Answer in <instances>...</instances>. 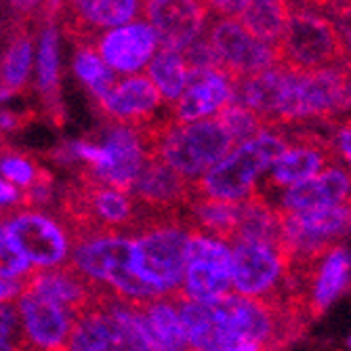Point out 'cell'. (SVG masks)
<instances>
[{
    "label": "cell",
    "mask_w": 351,
    "mask_h": 351,
    "mask_svg": "<svg viewBox=\"0 0 351 351\" xmlns=\"http://www.w3.org/2000/svg\"><path fill=\"white\" fill-rule=\"evenodd\" d=\"M234 104L257 114L269 129L332 120L351 110V68L301 72L278 63L265 72L236 80Z\"/></svg>",
    "instance_id": "6da1fadb"
},
{
    "label": "cell",
    "mask_w": 351,
    "mask_h": 351,
    "mask_svg": "<svg viewBox=\"0 0 351 351\" xmlns=\"http://www.w3.org/2000/svg\"><path fill=\"white\" fill-rule=\"evenodd\" d=\"M70 265L90 284L122 301L145 303L162 297L133 271V236L120 232L78 234L70 244Z\"/></svg>",
    "instance_id": "7a4b0ae2"
},
{
    "label": "cell",
    "mask_w": 351,
    "mask_h": 351,
    "mask_svg": "<svg viewBox=\"0 0 351 351\" xmlns=\"http://www.w3.org/2000/svg\"><path fill=\"white\" fill-rule=\"evenodd\" d=\"M145 131L152 154L160 158L167 167L177 171L189 183L202 179L236 147L232 135L226 131V126L221 124L217 116L187 124H147Z\"/></svg>",
    "instance_id": "3957f363"
},
{
    "label": "cell",
    "mask_w": 351,
    "mask_h": 351,
    "mask_svg": "<svg viewBox=\"0 0 351 351\" xmlns=\"http://www.w3.org/2000/svg\"><path fill=\"white\" fill-rule=\"evenodd\" d=\"M191 226L173 213H158L135 230L133 271L160 293L177 295L183 286Z\"/></svg>",
    "instance_id": "277c9868"
},
{
    "label": "cell",
    "mask_w": 351,
    "mask_h": 351,
    "mask_svg": "<svg viewBox=\"0 0 351 351\" xmlns=\"http://www.w3.org/2000/svg\"><path fill=\"white\" fill-rule=\"evenodd\" d=\"M286 147L289 137L274 129H263L257 137L236 145L202 179L191 183L194 194L232 204L252 198L257 181L271 169Z\"/></svg>",
    "instance_id": "5b68a950"
},
{
    "label": "cell",
    "mask_w": 351,
    "mask_h": 351,
    "mask_svg": "<svg viewBox=\"0 0 351 351\" xmlns=\"http://www.w3.org/2000/svg\"><path fill=\"white\" fill-rule=\"evenodd\" d=\"M278 53L282 66L301 72L345 66V51L335 21L309 7H291Z\"/></svg>",
    "instance_id": "8992f818"
},
{
    "label": "cell",
    "mask_w": 351,
    "mask_h": 351,
    "mask_svg": "<svg viewBox=\"0 0 351 351\" xmlns=\"http://www.w3.org/2000/svg\"><path fill=\"white\" fill-rule=\"evenodd\" d=\"M204 36L219 59L221 70L234 80L254 76L280 63L278 49L252 36L238 19L213 17Z\"/></svg>",
    "instance_id": "52a82bcc"
},
{
    "label": "cell",
    "mask_w": 351,
    "mask_h": 351,
    "mask_svg": "<svg viewBox=\"0 0 351 351\" xmlns=\"http://www.w3.org/2000/svg\"><path fill=\"white\" fill-rule=\"evenodd\" d=\"M185 299L210 303L232 293V250L230 244L191 228L183 286Z\"/></svg>",
    "instance_id": "ba28073f"
},
{
    "label": "cell",
    "mask_w": 351,
    "mask_h": 351,
    "mask_svg": "<svg viewBox=\"0 0 351 351\" xmlns=\"http://www.w3.org/2000/svg\"><path fill=\"white\" fill-rule=\"evenodd\" d=\"M9 219H5V210L0 213L5 228L11 240L25 254L29 265L38 269H59L66 267L70 259V240L68 234L59 226V221L45 215L43 210H9Z\"/></svg>",
    "instance_id": "9c48e42d"
},
{
    "label": "cell",
    "mask_w": 351,
    "mask_h": 351,
    "mask_svg": "<svg viewBox=\"0 0 351 351\" xmlns=\"http://www.w3.org/2000/svg\"><path fill=\"white\" fill-rule=\"evenodd\" d=\"M141 15L154 29L158 49L177 53L204 36L213 19L206 0H141Z\"/></svg>",
    "instance_id": "30bf717a"
},
{
    "label": "cell",
    "mask_w": 351,
    "mask_h": 351,
    "mask_svg": "<svg viewBox=\"0 0 351 351\" xmlns=\"http://www.w3.org/2000/svg\"><path fill=\"white\" fill-rule=\"evenodd\" d=\"M339 154L332 141L317 133H297L289 139V147L265 173L263 189H257V196H267L269 191H284L295 187L315 175H320L332 165H339Z\"/></svg>",
    "instance_id": "8fae6325"
},
{
    "label": "cell",
    "mask_w": 351,
    "mask_h": 351,
    "mask_svg": "<svg viewBox=\"0 0 351 351\" xmlns=\"http://www.w3.org/2000/svg\"><path fill=\"white\" fill-rule=\"evenodd\" d=\"M101 147L108 152L110 162L99 173H84L86 177L110 185L114 189L129 194L131 185L141 173L147 158L152 156L149 139L143 126H126V124H110L104 131Z\"/></svg>",
    "instance_id": "7c38bea8"
},
{
    "label": "cell",
    "mask_w": 351,
    "mask_h": 351,
    "mask_svg": "<svg viewBox=\"0 0 351 351\" xmlns=\"http://www.w3.org/2000/svg\"><path fill=\"white\" fill-rule=\"evenodd\" d=\"M63 32L76 45H95L101 32L141 17V0H61Z\"/></svg>",
    "instance_id": "4fadbf2b"
},
{
    "label": "cell",
    "mask_w": 351,
    "mask_h": 351,
    "mask_svg": "<svg viewBox=\"0 0 351 351\" xmlns=\"http://www.w3.org/2000/svg\"><path fill=\"white\" fill-rule=\"evenodd\" d=\"M21 330L32 351H63L74 324V313L23 289L15 299Z\"/></svg>",
    "instance_id": "5bb4252c"
},
{
    "label": "cell",
    "mask_w": 351,
    "mask_h": 351,
    "mask_svg": "<svg viewBox=\"0 0 351 351\" xmlns=\"http://www.w3.org/2000/svg\"><path fill=\"white\" fill-rule=\"evenodd\" d=\"M93 47L116 76H131L145 70L158 51V38L145 21L137 19L104 32L95 38Z\"/></svg>",
    "instance_id": "9a60e30c"
},
{
    "label": "cell",
    "mask_w": 351,
    "mask_h": 351,
    "mask_svg": "<svg viewBox=\"0 0 351 351\" xmlns=\"http://www.w3.org/2000/svg\"><path fill=\"white\" fill-rule=\"evenodd\" d=\"M234 78L223 70H189L179 99L173 104L175 124L215 118L234 104Z\"/></svg>",
    "instance_id": "2e32d148"
},
{
    "label": "cell",
    "mask_w": 351,
    "mask_h": 351,
    "mask_svg": "<svg viewBox=\"0 0 351 351\" xmlns=\"http://www.w3.org/2000/svg\"><path fill=\"white\" fill-rule=\"evenodd\" d=\"M347 200H351V175L339 162V165L328 167L320 175L280 191L276 202H271L269 206L282 215V213L330 208Z\"/></svg>",
    "instance_id": "e0dca14e"
},
{
    "label": "cell",
    "mask_w": 351,
    "mask_h": 351,
    "mask_svg": "<svg viewBox=\"0 0 351 351\" xmlns=\"http://www.w3.org/2000/svg\"><path fill=\"white\" fill-rule=\"evenodd\" d=\"M191 194H194L191 183L154 154L147 158V162L129 189V196L137 204L154 213H175L179 206L187 204Z\"/></svg>",
    "instance_id": "ac0fdd59"
},
{
    "label": "cell",
    "mask_w": 351,
    "mask_h": 351,
    "mask_svg": "<svg viewBox=\"0 0 351 351\" xmlns=\"http://www.w3.org/2000/svg\"><path fill=\"white\" fill-rule=\"evenodd\" d=\"M97 104L114 124L143 126V122L160 108L162 97L145 74H131L116 78L112 88L97 99Z\"/></svg>",
    "instance_id": "d6986e66"
},
{
    "label": "cell",
    "mask_w": 351,
    "mask_h": 351,
    "mask_svg": "<svg viewBox=\"0 0 351 351\" xmlns=\"http://www.w3.org/2000/svg\"><path fill=\"white\" fill-rule=\"evenodd\" d=\"M23 289L61 305L76 317L82 309H86L95 301L101 286L90 284L72 267H59V269L32 271V276L25 280Z\"/></svg>",
    "instance_id": "ffe728a7"
},
{
    "label": "cell",
    "mask_w": 351,
    "mask_h": 351,
    "mask_svg": "<svg viewBox=\"0 0 351 351\" xmlns=\"http://www.w3.org/2000/svg\"><path fill=\"white\" fill-rule=\"evenodd\" d=\"M351 269V257L345 248L335 246L328 250L322 261L317 263L315 271L309 278V299L307 309L309 315H320L347 286Z\"/></svg>",
    "instance_id": "44dd1931"
},
{
    "label": "cell",
    "mask_w": 351,
    "mask_h": 351,
    "mask_svg": "<svg viewBox=\"0 0 351 351\" xmlns=\"http://www.w3.org/2000/svg\"><path fill=\"white\" fill-rule=\"evenodd\" d=\"M289 15H291L289 0H248V5L242 9V13L236 19L252 36H257L259 40L274 45L278 49Z\"/></svg>",
    "instance_id": "7402d4cb"
},
{
    "label": "cell",
    "mask_w": 351,
    "mask_h": 351,
    "mask_svg": "<svg viewBox=\"0 0 351 351\" xmlns=\"http://www.w3.org/2000/svg\"><path fill=\"white\" fill-rule=\"evenodd\" d=\"M187 66L181 53L158 49L152 61L145 66V76L154 82L167 104H175L187 82Z\"/></svg>",
    "instance_id": "603a6c76"
},
{
    "label": "cell",
    "mask_w": 351,
    "mask_h": 351,
    "mask_svg": "<svg viewBox=\"0 0 351 351\" xmlns=\"http://www.w3.org/2000/svg\"><path fill=\"white\" fill-rule=\"evenodd\" d=\"M32 66V40L25 34V29H19L13 40L7 45L5 55L0 59V84L5 86V93L19 90L29 74Z\"/></svg>",
    "instance_id": "cb8c5ba5"
},
{
    "label": "cell",
    "mask_w": 351,
    "mask_h": 351,
    "mask_svg": "<svg viewBox=\"0 0 351 351\" xmlns=\"http://www.w3.org/2000/svg\"><path fill=\"white\" fill-rule=\"evenodd\" d=\"M74 70L78 74V78L88 86L90 95L95 99L104 97V95L112 88V84L116 82V74L106 66L104 59L99 57V53L95 51L93 45H80L76 47V55H74Z\"/></svg>",
    "instance_id": "d4e9b609"
},
{
    "label": "cell",
    "mask_w": 351,
    "mask_h": 351,
    "mask_svg": "<svg viewBox=\"0 0 351 351\" xmlns=\"http://www.w3.org/2000/svg\"><path fill=\"white\" fill-rule=\"evenodd\" d=\"M217 118L221 120L223 126H226V131L232 135L236 145L257 137L263 129H269L257 114H252L250 110H246L238 104L228 106L221 114H217Z\"/></svg>",
    "instance_id": "484cf974"
},
{
    "label": "cell",
    "mask_w": 351,
    "mask_h": 351,
    "mask_svg": "<svg viewBox=\"0 0 351 351\" xmlns=\"http://www.w3.org/2000/svg\"><path fill=\"white\" fill-rule=\"evenodd\" d=\"M32 265L19 246L11 240L3 219H0V278L5 280H27L32 276Z\"/></svg>",
    "instance_id": "4316f807"
},
{
    "label": "cell",
    "mask_w": 351,
    "mask_h": 351,
    "mask_svg": "<svg viewBox=\"0 0 351 351\" xmlns=\"http://www.w3.org/2000/svg\"><path fill=\"white\" fill-rule=\"evenodd\" d=\"M0 175H3L5 181H9L13 185H23V187H32L36 183L49 181V177L45 173H40L29 160H25L23 156H15V154H7L0 158Z\"/></svg>",
    "instance_id": "83f0119b"
},
{
    "label": "cell",
    "mask_w": 351,
    "mask_h": 351,
    "mask_svg": "<svg viewBox=\"0 0 351 351\" xmlns=\"http://www.w3.org/2000/svg\"><path fill=\"white\" fill-rule=\"evenodd\" d=\"M38 82L45 93H53V88L57 86V36L51 25L43 32V40H40Z\"/></svg>",
    "instance_id": "f1b7e54d"
},
{
    "label": "cell",
    "mask_w": 351,
    "mask_h": 351,
    "mask_svg": "<svg viewBox=\"0 0 351 351\" xmlns=\"http://www.w3.org/2000/svg\"><path fill=\"white\" fill-rule=\"evenodd\" d=\"M5 341H25L15 301L0 303V343Z\"/></svg>",
    "instance_id": "f546056e"
},
{
    "label": "cell",
    "mask_w": 351,
    "mask_h": 351,
    "mask_svg": "<svg viewBox=\"0 0 351 351\" xmlns=\"http://www.w3.org/2000/svg\"><path fill=\"white\" fill-rule=\"evenodd\" d=\"M335 27L341 36L343 51H345V66L351 68V0H347L345 5L337 9V17L332 19Z\"/></svg>",
    "instance_id": "4dcf8cb0"
},
{
    "label": "cell",
    "mask_w": 351,
    "mask_h": 351,
    "mask_svg": "<svg viewBox=\"0 0 351 351\" xmlns=\"http://www.w3.org/2000/svg\"><path fill=\"white\" fill-rule=\"evenodd\" d=\"M337 154H339V160L351 175V118H345L343 122L337 124L335 129V141H332Z\"/></svg>",
    "instance_id": "1f68e13d"
},
{
    "label": "cell",
    "mask_w": 351,
    "mask_h": 351,
    "mask_svg": "<svg viewBox=\"0 0 351 351\" xmlns=\"http://www.w3.org/2000/svg\"><path fill=\"white\" fill-rule=\"evenodd\" d=\"M208 9L213 13V17H232L236 19L242 9L248 5V0H206Z\"/></svg>",
    "instance_id": "d6a6232c"
},
{
    "label": "cell",
    "mask_w": 351,
    "mask_h": 351,
    "mask_svg": "<svg viewBox=\"0 0 351 351\" xmlns=\"http://www.w3.org/2000/svg\"><path fill=\"white\" fill-rule=\"evenodd\" d=\"M25 280H5L0 278V303H7L19 297V293L23 291Z\"/></svg>",
    "instance_id": "836d02e7"
},
{
    "label": "cell",
    "mask_w": 351,
    "mask_h": 351,
    "mask_svg": "<svg viewBox=\"0 0 351 351\" xmlns=\"http://www.w3.org/2000/svg\"><path fill=\"white\" fill-rule=\"evenodd\" d=\"M21 191L13 185V183H9V181H5L3 177H0V206H5V204H21Z\"/></svg>",
    "instance_id": "e575fe53"
},
{
    "label": "cell",
    "mask_w": 351,
    "mask_h": 351,
    "mask_svg": "<svg viewBox=\"0 0 351 351\" xmlns=\"http://www.w3.org/2000/svg\"><path fill=\"white\" fill-rule=\"evenodd\" d=\"M0 351H32L25 341H5L0 343Z\"/></svg>",
    "instance_id": "d590c367"
},
{
    "label": "cell",
    "mask_w": 351,
    "mask_h": 351,
    "mask_svg": "<svg viewBox=\"0 0 351 351\" xmlns=\"http://www.w3.org/2000/svg\"><path fill=\"white\" fill-rule=\"evenodd\" d=\"M228 351H271V349H267L265 345H259V343H240Z\"/></svg>",
    "instance_id": "8d00e7d4"
},
{
    "label": "cell",
    "mask_w": 351,
    "mask_h": 351,
    "mask_svg": "<svg viewBox=\"0 0 351 351\" xmlns=\"http://www.w3.org/2000/svg\"><path fill=\"white\" fill-rule=\"evenodd\" d=\"M17 124V118L13 114H7V112H0V129H13Z\"/></svg>",
    "instance_id": "74e56055"
},
{
    "label": "cell",
    "mask_w": 351,
    "mask_h": 351,
    "mask_svg": "<svg viewBox=\"0 0 351 351\" xmlns=\"http://www.w3.org/2000/svg\"><path fill=\"white\" fill-rule=\"evenodd\" d=\"M15 3L19 5V7H32L36 3V0H15Z\"/></svg>",
    "instance_id": "f35d334b"
},
{
    "label": "cell",
    "mask_w": 351,
    "mask_h": 351,
    "mask_svg": "<svg viewBox=\"0 0 351 351\" xmlns=\"http://www.w3.org/2000/svg\"><path fill=\"white\" fill-rule=\"evenodd\" d=\"M5 95H7L5 90H0V99H3V97H5Z\"/></svg>",
    "instance_id": "ab89813d"
}]
</instances>
